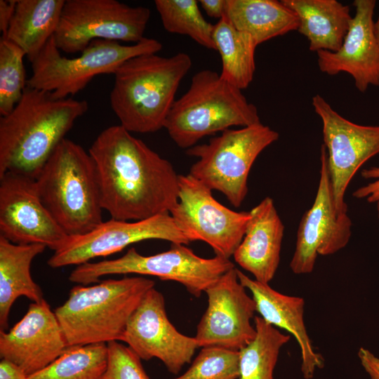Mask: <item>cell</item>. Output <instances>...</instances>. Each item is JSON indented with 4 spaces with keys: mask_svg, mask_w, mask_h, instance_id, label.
Here are the masks:
<instances>
[{
    "mask_svg": "<svg viewBox=\"0 0 379 379\" xmlns=\"http://www.w3.org/2000/svg\"><path fill=\"white\" fill-rule=\"evenodd\" d=\"M361 175L364 179L374 180L357 189L352 196L359 199H366L368 203H377L379 201V166L363 169Z\"/></svg>",
    "mask_w": 379,
    "mask_h": 379,
    "instance_id": "obj_33",
    "label": "cell"
},
{
    "mask_svg": "<svg viewBox=\"0 0 379 379\" xmlns=\"http://www.w3.org/2000/svg\"><path fill=\"white\" fill-rule=\"evenodd\" d=\"M249 213L245 234L233 257L254 279L269 284L279 265L284 226L270 197Z\"/></svg>",
    "mask_w": 379,
    "mask_h": 379,
    "instance_id": "obj_21",
    "label": "cell"
},
{
    "mask_svg": "<svg viewBox=\"0 0 379 379\" xmlns=\"http://www.w3.org/2000/svg\"><path fill=\"white\" fill-rule=\"evenodd\" d=\"M170 214L191 242L202 241L215 255L230 259L241 242L249 211H235L218 202L212 190L188 174L179 175L178 200Z\"/></svg>",
    "mask_w": 379,
    "mask_h": 379,
    "instance_id": "obj_11",
    "label": "cell"
},
{
    "mask_svg": "<svg viewBox=\"0 0 379 379\" xmlns=\"http://www.w3.org/2000/svg\"><path fill=\"white\" fill-rule=\"evenodd\" d=\"M107 345V364L102 379H150L141 359L128 347L119 341Z\"/></svg>",
    "mask_w": 379,
    "mask_h": 379,
    "instance_id": "obj_32",
    "label": "cell"
},
{
    "mask_svg": "<svg viewBox=\"0 0 379 379\" xmlns=\"http://www.w3.org/2000/svg\"><path fill=\"white\" fill-rule=\"evenodd\" d=\"M297 15L298 31L311 51L336 52L341 47L352 17L350 7L337 0H281Z\"/></svg>",
    "mask_w": 379,
    "mask_h": 379,
    "instance_id": "obj_22",
    "label": "cell"
},
{
    "mask_svg": "<svg viewBox=\"0 0 379 379\" xmlns=\"http://www.w3.org/2000/svg\"><path fill=\"white\" fill-rule=\"evenodd\" d=\"M192 67L190 56L143 54L124 62L114 72L110 106L128 131L154 133L164 127L180 84Z\"/></svg>",
    "mask_w": 379,
    "mask_h": 379,
    "instance_id": "obj_3",
    "label": "cell"
},
{
    "mask_svg": "<svg viewBox=\"0 0 379 379\" xmlns=\"http://www.w3.org/2000/svg\"><path fill=\"white\" fill-rule=\"evenodd\" d=\"M53 36L31 62L32 74L27 86L50 92L57 99L75 95L96 76L114 74L131 58L157 53L162 49L159 41L147 37L128 46L118 41L95 40L80 55L69 58L62 56Z\"/></svg>",
    "mask_w": 379,
    "mask_h": 379,
    "instance_id": "obj_8",
    "label": "cell"
},
{
    "mask_svg": "<svg viewBox=\"0 0 379 379\" xmlns=\"http://www.w3.org/2000/svg\"><path fill=\"white\" fill-rule=\"evenodd\" d=\"M160 239L188 245L190 241L175 224L169 213L152 218L127 221L111 218L90 232L69 236L65 244L47 261L52 268L79 265L91 259L122 251L134 243Z\"/></svg>",
    "mask_w": 379,
    "mask_h": 379,
    "instance_id": "obj_13",
    "label": "cell"
},
{
    "mask_svg": "<svg viewBox=\"0 0 379 379\" xmlns=\"http://www.w3.org/2000/svg\"><path fill=\"white\" fill-rule=\"evenodd\" d=\"M376 207H377V211H378V216L379 218V201L376 203Z\"/></svg>",
    "mask_w": 379,
    "mask_h": 379,
    "instance_id": "obj_39",
    "label": "cell"
},
{
    "mask_svg": "<svg viewBox=\"0 0 379 379\" xmlns=\"http://www.w3.org/2000/svg\"><path fill=\"white\" fill-rule=\"evenodd\" d=\"M279 136L262 123L227 129L207 143L187 149L188 156L197 158L189 174L211 190L222 193L238 208L248 194V178L254 161Z\"/></svg>",
    "mask_w": 379,
    "mask_h": 379,
    "instance_id": "obj_7",
    "label": "cell"
},
{
    "mask_svg": "<svg viewBox=\"0 0 379 379\" xmlns=\"http://www.w3.org/2000/svg\"><path fill=\"white\" fill-rule=\"evenodd\" d=\"M0 236L15 244H43L53 251L69 237L43 204L35 179L10 172L0 176Z\"/></svg>",
    "mask_w": 379,
    "mask_h": 379,
    "instance_id": "obj_15",
    "label": "cell"
},
{
    "mask_svg": "<svg viewBox=\"0 0 379 379\" xmlns=\"http://www.w3.org/2000/svg\"><path fill=\"white\" fill-rule=\"evenodd\" d=\"M88 152L102 208L111 218L145 220L170 213L178 202L179 175L173 165L122 126L104 129Z\"/></svg>",
    "mask_w": 379,
    "mask_h": 379,
    "instance_id": "obj_1",
    "label": "cell"
},
{
    "mask_svg": "<svg viewBox=\"0 0 379 379\" xmlns=\"http://www.w3.org/2000/svg\"><path fill=\"white\" fill-rule=\"evenodd\" d=\"M312 105L322 123L335 205L339 212H347L344 197L351 180L364 163L379 154V125L347 120L318 94L312 97Z\"/></svg>",
    "mask_w": 379,
    "mask_h": 379,
    "instance_id": "obj_12",
    "label": "cell"
},
{
    "mask_svg": "<svg viewBox=\"0 0 379 379\" xmlns=\"http://www.w3.org/2000/svg\"><path fill=\"white\" fill-rule=\"evenodd\" d=\"M26 373L14 363L2 359L0 361V379H29Z\"/></svg>",
    "mask_w": 379,
    "mask_h": 379,
    "instance_id": "obj_36",
    "label": "cell"
},
{
    "mask_svg": "<svg viewBox=\"0 0 379 379\" xmlns=\"http://www.w3.org/2000/svg\"><path fill=\"white\" fill-rule=\"evenodd\" d=\"M67 348L54 311L43 299L29 305L8 332L0 331V357L20 366L29 376L54 361Z\"/></svg>",
    "mask_w": 379,
    "mask_h": 379,
    "instance_id": "obj_18",
    "label": "cell"
},
{
    "mask_svg": "<svg viewBox=\"0 0 379 379\" xmlns=\"http://www.w3.org/2000/svg\"><path fill=\"white\" fill-rule=\"evenodd\" d=\"M225 17L237 29L250 34L258 46L299 27L295 12L277 0H226Z\"/></svg>",
    "mask_w": 379,
    "mask_h": 379,
    "instance_id": "obj_25",
    "label": "cell"
},
{
    "mask_svg": "<svg viewBox=\"0 0 379 379\" xmlns=\"http://www.w3.org/2000/svg\"><path fill=\"white\" fill-rule=\"evenodd\" d=\"M255 338L239 352L238 379H274L281 347L291 337L267 323L261 317H254Z\"/></svg>",
    "mask_w": 379,
    "mask_h": 379,
    "instance_id": "obj_27",
    "label": "cell"
},
{
    "mask_svg": "<svg viewBox=\"0 0 379 379\" xmlns=\"http://www.w3.org/2000/svg\"><path fill=\"white\" fill-rule=\"evenodd\" d=\"M259 123L256 106L241 90L220 74L202 69L193 75L188 90L175 100L164 128L177 146L187 149L205 136Z\"/></svg>",
    "mask_w": 379,
    "mask_h": 379,
    "instance_id": "obj_6",
    "label": "cell"
},
{
    "mask_svg": "<svg viewBox=\"0 0 379 379\" xmlns=\"http://www.w3.org/2000/svg\"><path fill=\"white\" fill-rule=\"evenodd\" d=\"M154 285L143 277H125L74 286L54 310L67 347L122 341L131 314Z\"/></svg>",
    "mask_w": 379,
    "mask_h": 379,
    "instance_id": "obj_4",
    "label": "cell"
},
{
    "mask_svg": "<svg viewBox=\"0 0 379 379\" xmlns=\"http://www.w3.org/2000/svg\"><path fill=\"white\" fill-rule=\"evenodd\" d=\"M65 0H17L6 39L20 48L30 62L54 36Z\"/></svg>",
    "mask_w": 379,
    "mask_h": 379,
    "instance_id": "obj_24",
    "label": "cell"
},
{
    "mask_svg": "<svg viewBox=\"0 0 379 379\" xmlns=\"http://www.w3.org/2000/svg\"><path fill=\"white\" fill-rule=\"evenodd\" d=\"M233 267L234 265L230 259L218 255L201 258L185 244L171 243L169 250L152 255H141L132 247L119 258L77 265L71 272L69 280L89 285L110 274L149 275L178 282L190 294L199 298Z\"/></svg>",
    "mask_w": 379,
    "mask_h": 379,
    "instance_id": "obj_9",
    "label": "cell"
},
{
    "mask_svg": "<svg viewBox=\"0 0 379 379\" xmlns=\"http://www.w3.org/2000/svg\"><path fill=\"white\" fill-rule=\"evenodd\" d=\"M373 32H374L375 37L378 43L379 44V16L376 22L373 23Z\"/></svg>",
    "mask_w": 379,
    "mask_h": 379,
    "instance_id": "obj_38",
    "label": "cell"
},
{
    "mask_svg": "<svg viewBox=\"0 0 379 379\" xmlns=\"http://www.w3.org/2000/svg\"><path fill=\"white\" fill-rule=\"evenodd\" d=\"M375 0H354L352 17L343 43L336 52H317L319 70L328 75L349 74L357 89L364 93L379 86V44L373 32Z\"/></svg>",
    "mask_w": 379,
    "mask_h": 379,
    "instance_id": "obj_19",
    "label": "cell"
},
{
    "mask_svg": "<svg viewBox=\"0 0 379 379\" xmlns=\"http://www.w3.org/2000/svg\"><path fill=\"white\" fill-rule=\"evenodd\" d=\"M320 176L316 197L298 226L290 268L295 274L311 273L318 255H329L345 248L352 234V221L347 212L335 207L330 180L327 152L320 150Z\"/></svg>",
    "mask_w": 379,
    "mask_h": 379,
    "instance_id": "obj_14",
    "label": "cell"
},
{
    "mask_svg": "<svg viewBox=\"0 0 379 379\" xmlns=\"http://www.w3.org/2000/svg\"><path fill=\"white\" fill-rule=\"evenodd\" d=\"M239 376V351L205 347L183 374L172 379H238Z\"/></svg>",
    "mask_w": 379,
    "mask_h": 379,
    "instance_id": "obj_31",
    "label": "cell"
},
{
    "mask_svg": "<svg viewBox=\"0 0 379 379\" xmlns=\"http://www.w3.org/2000/svg\"><path fill=\"white\" fill-rule=\"evenodd\" d=\"M17 0H0V31L4 36L15 13Z\"/></svg>",
    "mask_w": 379,
    "mask_h": 379,
    "instance_id": "obj_35",
    "label": "cell"
},
{
    "mask_svg": "<svg viewBox=\"0 0 379 379\" xmlns=\"http://www.w3.org/2000/svg\"><path fill=\"white\" fill-rule=\"evenodd\" d=\"M88 109L86 100L57 99L50 92L27 86L14 109L0 119V176L10 172L36 180Z\"/></svg>",
    "mask_w": 379,
    "mask_h": 379,
    "instance_id": "obj_2",
    "label": "cell"
},
{
    "mask_svg": "<svg viewBox=\"0 0 379 379\" xmlns=\"http://www.w3.org/2000/svg\"><path fill=\"white\" fill-rule=\"evenodd\" d=\"M213 38L222 62L220 77L240 90L246 88L253 79L258 44L250 34L237 29L225 16L214 25Z\"/></svg>",
    "mask_w": 379,
    "mask_h": 379,
    "instance_id": "obj_26",
    "label": "cell"
},
{
    "mask_svg": "<svg viewBox=\"0 0 379 379\" xmlns=\"http://www.w3.org/2000/svg\"><path fill=\"white\" fill-rule=\"evenodd\" d=\"M141 359L157 358L167 370L178 374L199 348L194 337L180 333L169 321L164 298L149 289L131 314L123 340Z\"/></svg>",
    "mask_w": 379,
    "mask_h": 379,
    "instance_id": "obj_17",
    "label": "cell"
},
{
    "mask_svg": "<svg viewBox=\"0 0 379 379\" xmlns=\"http://www.w3.org/2000/svg\"><path fill=\"white\" fill-rule=\"evenodd\" d=\"M240 283L235 267L206 289L208 307L194 336L199 347H219L239 351L255 336L251 319L255 302Z\"/></svg>",
    "mask_w": 379,
    "mask_h": 379,
    "instance_id": "obj_16",
    "label": "cell"
},
{
    "mask_svg": "<svg viewBox=\"0 0 379 379\" xmlns=\"http://www.w3.org/2000/svg\"><path fill=\"white\" fill-rule=\"evenodd\" d=\"M199 4L210 17L221 19L225 15L226 0H200Z\"/></svg>",
    "mask_w": 379,
    "mask_h": 379,
    "instance_id": "obj_37",
    "label": "cell"
},
{
    "mask_svg": "<svg viewBox=\"0 0 379 379\" xmlns=\"http://www.w3.org/2000/svg\"><path fill=\"white\" fill-rule=\"evenodd\" d=\"M35 180L43 204L68 236L86 234L102 222L95 166L79 144L65 138Z\"/></svg>",
    "mask_w": 379,
    "mask_h": 379,
    "instance_id": "obj_5",
    "label": "cell"
},
{
    "mask_svg": "<svg viewBox=\"0 0 379 379\" xmlns=\"http://www.w3.org/2000/svg\"><path fill=\"white\" fill-rule=\"evenodd\" d=\"M240 283L248 290L255 302L256 312L267 323L291 333L298 342L301 353V373L312 379L324 365L322 356L312 344L304 321L305 300L298 296L283 294L269 284L260 282L237 269Z\"/></svg>",
    "mask_w": 379,
    "mask_h": 379,
    "instance_id": "obj_20",
    "label": "cell"
},
{
    "mask_svg": "<svg viewBox=\"0 0 379 379\" xmlns=\"http://www.w3.org/2000/svg\"><path fill=\"white\" fill-rule=\"evenodd\" d=\"M358 357L370 378L379 379V358L364 347L359 350Z\"/></svg>",
    "mask_w": 379,
    "mask_h": 379,
    "instance_id": "obj_34",
    "label": "cell"
},
{
    "mask_svg": "<svg viewBox=\"0 0 379 379\" xmlns=\"http://www.w3.org/2000/svg\"><path fill=\"white\" fill-rule=\"evenodd\" d=\"M107 343L69 347L29 379H102L107 364Z\"/></svg>",
    "mask_w": 379,
    "mask_h": 379,
    "instance_id": "obj_28",
    "label": "cell"
},
{
    "mask_svg": "<svg viewBox=\"0 0 379 379\" xmlns=\"http://www.w3.org/2000/svg\"><path fill=\"white\" fill-rule=\"evenodd\" d=\"M151 11L117 0H65L54 34L66 53L82 52L95 40L133 42L144 39Z\"/></svg>",
    "mask_w": 379,
    "mask_h": 379,
    "instance_id": "obj_10",
    "label": "cell"
},
{
    "mask_svg": "<svg viewBox=\"0 0 379 379\" xmlns=\"http://www.w3.org/2000/svg\"><path fill=\"white\" fill-rule=\"evenodd\" d=\"M24 51L9 40L0 39V114H8L27 86Z\"/></svg>",
    "mask_w": 379,
    "mask_h": 379,
    "instance_id": "obj_30",
    "label": "cell"
},
{
    "mask_svg": "<svg viewBox=\"0 0 379 379\" xmlns=\"http://www.w3.org/2000/svg\"><path fill=\"white\" fill-rule=\"evenodd\" d=\"M154 5L164 29L173 34L187 35L199 45L215 50L214 25L202 15L196 0H155Z\"/></svg>",
    "mask_w": 379,
    "mask_h": 379,
    "instance_id": "obj_29",
    "label": "cell"
},
{
    "mask_svg": "<svg viewBox=\"0 0 379 379\" xmlns=\"http://www.w3.org/2000/svg\"><path fill=\"white\" fill-rule=\"evenodd\" d=\"M46 246L39 244H15L0 236V328L5 331L12 305L25 296L32 302L44 299L43 291L33 280L31 265L43 253Z\"/></svg>",
    "mask_w": 379,
    "mask_h": 379,
    "instance_id": "obj_23",
    "label": "cell"
}]
</instances>
